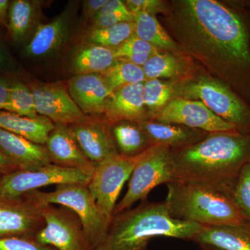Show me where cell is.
I'll return each mask as SVG.
<instances>
[{
  "mask_svg": "<svg viewBox=\"0 0 250 250\" xmlns=\"http://www.w3.org/2000/svg\"><path fill=\"white\" fill-rule=\"evenodd\" d=\"M161 14L179 50L250 105V25L244 15L215 0H173Z\"/></svg>",
  "mask_w": 250,
  "mask_h": 250,
  "instance_id": "6da1fadb",
  "label": "cell"
},
{
  "mask_svg": "<svg viewBox=\"0 0 250 250\" xmlns=\"http://www.w3.org/2000/svg\"><path fill=\"white\" fill-rule=\"evenodd\" d=\"M175 180L213 184L232 192L238 174L250 161V134L210 133L185 147L172 149Z\"/></svg>",
  "mask_w": 250,
  "mask_h": 250,
  "instance_id": "7a4b0ae2",
  "label": "cell"
},
{
  "mask_svg": "<svg viewBox=\"0 0 250 250\" xmlns=\"http://www.w3.org/2000/svg\"><path fill=\"white\" fill-rule=\"evenodd\" d=\"M202 227L173 218L165 202L143 203L114 215L106 238L95 250H145L159 236L192 241Z\"/></svg>",
  "mask_w": 250,
  "mask_h": 250,
  "instance_id": "3957f363",
  "label": "cell"
},
{
  "mask_svg": "<svg viewBox=\"0 0 250 250\" xmlns=\"http://www.w3.org/2000/svg\"><path fill=\"white\" fill-rule=\"evenodd\" d=\"M167 185L165 203L174 218L202 226L247 221L232 192L197 181L174 180Z\"/></svg>",
  "mask_w": 250,
  "mask_h": 250,
  "instance_id": "277c9868",
  "label": "cell"
},
{
  "mask_svg": "<svg viewBox=\"0 0 250 250\" xmlns=\"http://www.w3.org/2000/svg\"><path fill=\"white\" fill-rule=\"evenodd\" d=\"M24 196L36 205H59L76 213L94 250L107 235L112 220L102 211L90 192L88 185L81 184H59L55 190L42 192L36 190Z\"/></svg>",
  "mask_w": 250,
  "mask_h": 250,
  "instance_id": "5b68a950",
  "label": "cell"
},
{
  "mask_svg": "<svg viewBox=\"0 0 250 250\" xmlns=\"http://www.w3.org/2000/svg\"><path fill=\"white\" fill-rule=\"evenodd\" d=\"M178 98L198 100L237 131L250 134V105L215 78L197 77L180 85Z\"/></svg>",
  "mask_w": 250,
  "mask_h": 250,
  "instance_id": "8992f818",
  "label": "cell"
},
{
  "mask_svg": "<svg viewBox=\"0 0 250 250\" xmlns=\"http://www.w3.org/2000/svg\"><path fill=\"white\" fill-rule=\"evenodd\" d=\"M175 180L172 149L152 146L142 153L129 178L127 191L116 205L113 216L130 209L134 204L147 198L152 189Z\"/></svg>",
  "mask_w": 250,
  "mask_h": 250,
  "instance_id": "52a82bcc",
  "label": "cell"
},
{
  "mask_svg": "<svg viewBox=\"0 0 250 250\" xmlns=\"http://www.w3.org/2000/svg\"><path fill=\"white\" fill-rule=\"evenodd\" d=\"M93 170L70 168L54 165L42 166L34 170H17L1 176L0 198L16 200L40 188L59 184L88 185Z\"/></svg>",
  "mask_w": 250,
  "mask_h": 250,
  "instance_id": "ba28073f",
  "label": "cell"
},
{
  "mask_svg": "<svg viewBox=\"0 0 250 250\" xmlns=\"http://www.w3.org/2000/svg\"><path fill=\"white\" fill-rule=\"evenodd\" d=\"M45 226L35 240L57 250H94L76 213L66 207L52 205L41 207Z\"/></svg>",
  "mask_w": 250,
  "mask_h": 250,
  "instance_id": "9c48e42d",
  "label": "cell"
},
{
  "mask_svg": "<svg viewBox=\"0 0 250 250\" xmlns=\"http://www.w3.org/2000/svg\"><path fill=\"white\" fill-rule=\"evenodd\" d=\"M140 156L119 155L95 166L88 187L102 211L113 219L116 202L125 182L131 177Z\"/></svg>",
  "mask_w": 250,
  "mask_h": 250,
  "instance_id": "30bf717a",
  "label": "cell"
},
{
  "mask_svg": "<svg viewBox=\"0 0 250 250\" xmlns=\"http://www.w3.org/2000/svg\"><path fill=\"white\" fill-rule=\"evenodd\" d=\"M148 119L182 125L208 134L236 131L234 126L216 116L201 102L182 98H172L164 108L151 113Z\"/></svg>",
  "mask_w": 250,
  "mask_h": 250,
  "instance_id": "8fae6325",
  "label": "cell"
},
{
  "mask_svg": "<svg viewBox=\"0 0 250 250\" xmlns=\"http://www.w3.org/2000/svg\"><path fill=\"white\" fill-rule=\"evenodd\" d=\"M29 85L38 115L48 118L54 124L71 125L88 118L70 96L67 83L33 82Z\"/></svg>",
  "mask_w": 250,
  "mask_h": 250,
  "instance_id": "7c38bea8",
  "label": "cell"
},
{
  "mask_svg": "<svg viewBox=\"0 0 250 250\" xmlns=\"http://www.w3.org/2000/svg\"><path fill=\"white\" fill-rule=\"evenodd\" d=\"M45 224L41 207L27 197L0 198V238H34Z\"/></svg>",
  "mask_w": 250,
  "mask_h": 250,
  "instance_id": "4fadbf2b",
  "label": "cell"
},
{
  "mask_svg": "<svg viewBox=\"0 0 250 250\" xmlns=\"http://www.w3.org/2000/svg\"><path fill=\"white\" fill-rule=\"evenodd\" d=\"M69 127L82 152L94 165L119 155L111 125L104 118L88 116Z\"/></svg>",
  "mask_w": 250,
  "mask_h": 250,
  "instance_id": "5bb4252c",
  "label": "cell"
},
{
  "mask_svg": "<svg viewBox=\"0 0 250 250\" xmlns=\"http://www.w3.org/2000/svg\"><path fill=\"white\" fill-rule=\"evenodd\" d=\"M75 14V6L70 4L50 22L39 23L24 47L25 55L41 59L58 52L68 39Z\"/></svg>",
  "mask_w": 250,
  "mask_h": 250,
  "instance_id": "9a60e30c",
  "label": "cell"
},
{
  "mask_svg": "<svg viewBox=\"0 0 250 250\" xmlns=\"http://www.w3.org/2000/svg\"><path fill=\"white\" fill-rule=\"evenodd\" d=\"M67 85L70 96L85 115H104L112 92L100 74L74 75Z\"/></svg>",
  "mask_w": 250,
  "mask_h": 250,
  "instance_id": "2e32d148",
  "label": "cell"
},
{
  "mask_svg": "<svg viewBox=\"0 0 250 250\" xmlns=\"http://www.w3.org/2000/svg\"><path fill=\"white\" fill-rule=\"evenodd\" d=\"M44 146L54 165L88 170L95 169V166L81 149L69 125L54 124Z\"/></svg>",
  "mask_w": 250,
  "mask_h": 250,
  "instance_id": "e0dca14e",
  "label": "cell"
},
{
  "mask_svg": "<svg viewBox=\"0 0 250 250\" xmlns=\"http://www.w3.org/2000/svg\"><path fill=\"white\" fill-rule=\"evenodd\" d=\"M0 152L16 170H34L52 164L45 146L0 129Z\"/></svg>",
  "mask_w": 250,
  "mask_h": 250,
  "instance_id": "ac0fdd59",
  "label": "cell"
},
{
  "mask_svg": "<svg viewBox=\"0 0 250 250\" xmlns=\"http://www.w3.org/2000/svg\"><path fill=\"white\" fill-rule=\"evenodd\" d=\"M144 83L125 85L111 93L104 115L110 125L121 121L140 123L147 119L143 99Z\"/></svg>",
  "mask_w": 250,
  "mask_h": 250,
  "instance_id": "d6986e66",
  "label": "cell"
},
{
  "mask_svg": "<svg viewBox=\"0 0 250 250\" xmlns=\"http://www.w3.org/2000/svg\"><path fill=\"white\" fill-rule=\"evenodd\" d=\"M139 123L151 146H167L171 149L185 147L201 141L208 134L182 125L159 123L149 119Z\"/></svg>",
  "mask_w": 250,
  "mask_h": 250,
  "instance_id": "ffe728a7",
  "label": "cell"
},
{
  "mask_svg": "<svg viewBox=\"0 0 250 250\" xmlns=\"http://www.w3.org/2000/svg\"><path fill=\"white\" fill-rule=\"evenodd\" d=\"M192 241L221 250H250V222L203 226Z\"/></svg>",
  "mask_w": 250,
  "mask_h": 250,
  "instance_id": "44dd1931",
  "label": "cell"
},
{
  "mask_svg": "<svg viewBox=\"0 0 250 250\" xmlns=\"http://www.w3.org/2000/svg\"><path fill=\"white\" fill-rule=\"evenodd\" d=\"M40 3L30 0H14L10 2L6 27L15 43L24 42L39 25Z\"/></svg>",
  "mask_w": 250,
  "mask_h": 250,
  "instance_id": "7402d4cb",
  "label": "cell"
},
{
  "mask_svg": "<svg viewBox=\"0 0 250 250\" xmlns=\"http://www.w3.org/2000/svg\"><path fill=\"white\" fill-rule=\"evenodd\" d=\"M116 60L113 49L84 42L72 52L70 70L74 75L100 74L106 71Z\"/></svg>",
  "mask_w": 250,
  "mask_h": 250,
  "instance_id": "603a6c76",
  "label": "cell"
},
{
  "mask_svg": "<svg viewBox=\"0 0 250 250\" xmlns=\"http://www.w3.org/2000/svg\"><path fill=\"white\" fill-rule=\"evenodd\" d=\"M54 124L48 118L21 116L6 111H0V129L22 136L37 144L45 146Z\"/></svg>",
  "mask_w": 250,
  "mask_h": 250,
  "instance_id": "cb8c5ba5",
  "label": "cell"
},
{
  "mask_svg": "<svg viewBox=\"0 0 250 250\" xmlns=\"http://www.w3.org/2000/svg\"><path fill=\"white\" fill-rule=\"evenodd\" d=\"M111 132L119 154L135 157L152 147L139 123L121 121L111 125Z\"/></svg>",
  "mask_w": 250,
  "mask_h": 250,
  "instance_id": "d4e9b609",
  "label": "cell"
},
{
  "mask_svg": "<svg viewBox=\"0 0 250 250\" xmlns=\"http://www.w3.org/2000/svg\"><path fill=\"white\" fill-rule=\"evenodd\" d=\"M133 15L135 22L134 34L137 37L157 49L179 50L178 46L161 25L155 15L147 12H139Z\"/></svg>",
  "mask_w": 250,
  "mask_h": 250,
  "instance_id": "484cf974",
  "label": "cell"
},
{
  "mask_svg": "<svg viewBox=\"0 0 250 250\" xmlns=\"http://www.w3.org/2000/svg\"><path fill=\"white\" fill-rule=\"evenodd\" d=\"M100 74L112 93L125 85L144 83L146 81L143 67L125 59H117L112 66Z\"/></svg>",
  "mask_w": 250,
  "mask_h": 250,
  "instance_id": "4316f807",
  "label": "cell"
},
{
  "mask_svg": "<svg viewBox=\"0 0 250 250\" xmlns=\"http://www.w3.org/2000/svg\"><path fill=\"white\" fill-rule=\"evenodd\" d=\"M134 21L120 23L112 27L90 29L85 35V42L114 50L134 35Z\"/></svg>",
  "mask_w": 250,
  "mask_h": 250,
  "instance_id": "83f0119b",
  "label": "cell"
},
{
  "mask_svg": "<svg viewBox=\"0 0 250 250\" xmlns=\"http://www.w3.org/2000/svg\"><path fill=\"white\" fill-rule=\"evenodd\" d=\"M4 111L30 118L39 116L36 110L34 94L29 85L19 80L11 82L9 100Z\"/></svg>",
  "mask_w": 250,
  "mask_h": 250,
  "instance_id": "f1b7e54d",
  "label": "cell"
},
{
  "mask_svg": "<svg viewBox=\"0 0 250 250\" xmlns=\"http://www.w3.org/2000/svg\"><path fill=\"white\" fill-rule=\"evenodd\" d=\"M146 80L174 78L182 71L177 59L168 53H157L150 57L143 66Z\"/></svg>",
  "mask_w": 250,
  "mask_h": 250,
  "instance_id": "f546056e",
  "label": "cell"
},
{
  "mask_svg": "<svg viewBox=\"0 0 250 250\" xmlns=\"http://www.w3.org/2000/svg\"><path fill=\"white\" fill-rule=\"evenodd\" d=\"M157 52L158 49L156 47L139 39L135 34L114 49L115 57L117 59H125L141 67Z\"/></svg>",
  "mask_w": 250,
  "mask_h": 250,
  "instance_id": "4dcf8cb0",
  "label": "cell"
},
{
  "mask_svg": "<svg viewBox=\"0 0 250 250\" xmlns=\"http://www.w3.org/2000/svg\"><path fill=\"white\" fill-rule=\"evenodd\" d=\"M174 93L173 86L170 83L159 80H146L143 85V99L145 106L149 108V116L170 103Z\"/></svg>",
  "mask_w": 250,
  "mask_h": 250,
  "instance_id": "1f68e13d",
  "label": "cell"
},
{
  "mask_svg": "<svg viewBox=\"0 0 250 250\" xmlns=\"http://www.w3.org/2000/svg\"><path fill=\"white\" fill-rule=\"evenodd\" d=\"M233 197L247 221L250 222V161L238 174L233 190Z\"/></svg>",
  "mask_w": 250,
  "mask_h": 250,
  "instance_id": "d6a6232c",
  "label": "cell"
},
{
  "mask_svg": "<svg viewBox=\"0 0 250 250\" xmlns=\"http://www.w3.org/2000/svg\"><path fill=\"white\" fill-rule=\"evenodd\" d=\"M0 250H57L41 244L34 238L8 237L0 238Z\"/></svg>",
  "mask_w": 250,
  "mask_h": 250,
  "instance_id": "836d02e7",
  "label": "cell"
},
{
  "mask_svg": "<svg viewBox=\"0 0 250 250\" xmlns=\"http://www.w3.org/2000/svg\"><path fill=\"white\" fill-rule=\"evenodd\" d=\"M132 21H134V15L129 11L100 15L92 20L90 29L112 27L120 23L132 22Z\"/></svg>",
  "mask_w": 250,
  "mask_h": 250,
  "instance_id": "e575fe53",
  "label": "cell"
},
{
  "mask_svg": "<svg viewBox=\"0 0 250 250\" xmlns=\"http://www.w3.org/2000/svg\"><path fill=\"white\" fill-rule=\"evenodd\" d=\"M125 4L132 14L139 12H147L154 14L162 13L165 3L157 0H127Z\"/></svg>",
  "mask_w": 250,
  "mask_h": 250,
  "instance_id": "d590c367",
  "label": "cell"
},
{
  "mask_svg": "<svg viewBox=\"0 0 250 250\" xmlns=\"http://www.w3.org/2000/svg\"><path fill=\"white\" fill-rule=\"evenodd\" d=\"M108 0H85L83 1V16L88 21H91L94 18L96 17L104 6L107 2Z\"/></svg>",
  "mask_w": 250,
  "mask_h": 250,
  "instance_id": "8d00e7d4",
  "label": "cell"
},
{
  "mask_svg": "<svg viewBox=\"0 0 250 250\" xmlns=\"http://www.w3.org/2000/svg\"><path fill=\"white\" fill-rule=\"evenodd\" d=\"M16 62L8 52L2 41L0 40V71L4 73H11L16 71Z\"/></svg>",
  "mask_w": 250,
  "mask_h": 250,
  "instance_id": "74e56055",
  "label": "cell"
},
{
  "mask_svg": "<svg viewBox=\"0 0 250 250\" xmlns=\"http://www.w3.org/2000/svg\"><path fill=\"white\" fill-rule=\"evenodd\" d=\"M11 82L7 77L0 76V111H4L9 100Z\"/></svg>",
  "mask_w": 250,
  "mask_h": 250,
  "instance_id": "f35d334b",
  "label": "cell"
},
{
  "mask_svg": "<svg viewBox=\"0 0 250 250\" xmlns=\"http://www.w3.org/2000/svg\"><path fill=\"white\" fill-rule=\"evenodd\" d=\"M126 11H129V9L126 7L125 1L121 0H108L107 2L97 16Z\"/></svg>",
  "mask_w": 250,
  "mask_h": 250,
  "instance_id": "ab89813d",
  "label": "cell"
},
{
  "mask_svg": "<svg viewBox=\"0 0 250 250\" xmlns=\"http://www.w3.org/2000/svg\"><path fill=\"white\" fill-rule=\"evenodd\" d=\"M10 2L9 0H0V26H7Z\"/></svg>",
  "mask_w": 250,
  "mask_h": 250,
  "instance_id": "60d3db41",
  "label": "cell"
},
{
  "mask_svg": "<svg viewBox=\"0 0 250 250\" xmlns=\"http://www.w3.org/2000/svg\"><path fill=\"white\" fill-rule=\"evenodd\" d=\"M14 170H17L14 164L0 152V172L4 174Z\"/></svg>",
  "mask_w": 250,
  "mask_h": 250,
  "instance_id": "b9f144b4",
  "label": "cell"
},
{
  "mask_svg": "<svg viewBox=\"0 0 250 250\" xmlns=\"http://www.w3.org/2000/svg\"><path fill=\"white\" fill-rule=\"evenodd\" d=\"M202 248H203V249L205 250H221L218 249V248H213V247L210 246H202Z\"/></svg>",
  "mask_w": 250,
  "mask_h": 250,
  "instance_id": "7bdbcfd3",
  "label": "cell"
},
{
  "mask_svg": "<svg viewBox=\"0 0 250 250\" xmlns=\"http://www.w3.org/2000/svg\"><path fill=\"white\" fill-rule=\"evenodd\" d=\"M1 172H0V182H1V176H2V175H1Z\"/></svg>",
  "mask_w": 250,
  "mask_h": 250,
  "instance_id": "ee69618b",
  "label": "cell"
}]
</instances>
